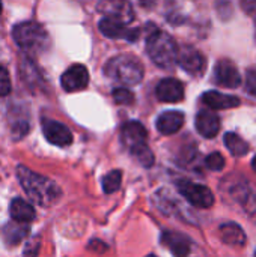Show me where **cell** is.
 I'll return each mask as SVG.
<instances>
[{
    "instance_id": "1",
    "label": "cell",
    "mask_w": 256,
    "mask_h": 257,
    "mask_svg": "<svg viewBox=\"0 0 256 257\" xmlns=\"http://www.w3.org/2000/svg\"><path fill=\"white\" fill-rule=\"evenodd\" d=\"M17 178H18L24 193L39 206L48 208V206L54 205L62 196V191L56 185V182H53L51 179H48L39 173L32 172L30 169H27L24 166L17 167Z\"/></svg>"
},
{
    "instance_id": "2",
    "label": "cell",
    "mask_w": 256,
    "mask_h": 257,
    "mask_svg": "<svg viewBox=\"0 0 256 257\" xmlns=\"http://www.w3.org/2000/svg\"><path fill=\"white\" fill-rule=\"evenodd\" d=\"M146 51L151 57V60L163 68V69H170L177 63V56H178V47L174 38L163 32V30H152V33L148 36L146 41Z\"/></svg>"
},
{
    "instance_id": "3",
    "label": "cell",
    "mask_w": 256,
    "mask_h": 257,
    "mask_svg": "<svg viewBox=\"0 0 256 257\" xmlns=\"http://www.w3.org/2000/svg\"><path fill=\"white\" fill-rule=\"evenodd\" d=\"M106 75L124 86L139 84L143 78V66L140 60L130 54H119L106 65Z\"/></svg>"
},
{
    "instance_id": "4",
    "label": "cell",
    "mask_w": 256,
    "mask_h": 257,
    "mask_svg": "<svg viewBox=\"0 0 256 257\" xmlns=\"http://www.w3.org/2000/svg\"><path fill=\"white\" fill-rule=\"evenodd\" d=\"M12 36H14V41L23 50H27V51H36V50L44 48L48 39L44 27L33 21L17 24L12 30Z\"/></svg>"
},
{
    "instance_id": "5",
    "label": "cell",
    "mask_w": 256,
    "mask_h": 257,
    "mask_svg": "<svg viewBox=\"0 0 256 257\" xmlns=\"http://www.w3.org/2000/svg\"><path fill=\"white\" fill-rule=\"evenodd\" d=\"M177 188H178L180 194L183 197H186V200L196 208L207 209V208H211L214 203V196H213L211 190L205 185L183 179V181H178Z\"/></svg>"
},
{
    "instance_id": "6",
    "label": "cell",
    "mask_w": 256,
    "mask_h": 257,
    "mask_svg": "<svg viewBox=\"0 0 256 257\" xmlns=\"http://www.w3.org/2000/svg\"><path fill=\"white\" fill-rule=\"evenodd\" d=\"M98 12L124 24H130L134 20V9L128 0H100Z\"/></svg>"
},
{
    "instance_id": "7",
    "label": "cell",
    "mask_w": 256,
    "mask_h": 257,
    "mask_svg": "<svg viewBox=\"0 0 256 257\" xmlns=\"http://www.w3.org/2000/svg\"><path fill=\"white\" fill-rule=\"evenodd\" d=\"M177 62L187 74H190L193 77H201L207 68L205 57L198 50H195L192 47H184V48L178 50Z\"/></svg>"
},
{
    "instance_id": "8",
    "label": "cell",
    "mask_w": 256,
    "mask_h": 257,
    "mask_svg": "<svg viewBox=\"0 0 256 257\" xmlns=\"http://www.w3.org/2000/svg\"><path fill=\"white\" fill-rule=\"evenodd\" d=\"M42 133L47 139L54 146H69L72 143V134L68 126L57 120H50V119H42Z\"/></svg>"
},
{
    "instance_id": "9",
    "label": "cell",
    "mask_w": 256,
    "mask_h": 257,
    "mask_svg": "<svg viewBox=\"0 0 256 257\" xmlns=\"http://www.w3.org/2000/svg\"><path fill=\"white\" fill-rule=\"evenodd\" d=\"M98 29L104 36L112 39H125L128 42H134L139 38L137 29H128L127 24L110 18H103L98 24Z\"/></svg>"
},
{
    "instance_id": "10",
    "label": "cell",
    "mask_w": 256,
    "mask_h": 257,
    "mask_svg": "<svg viewBox=\"0 0 256 257\" xmlns=\"http://www.w3.org/2000/svg\"><path fill=\"white\" fill-rule=\"evenodd\" d=\"M88 83H89V72L83 65H72L63 72L60 78V84L66 92L81 90L88 86Z\"/></svg>"
},
{
    "instance_id": "11",
    "label": "cell",
    "mask_w": 256,
    "mask_h": 257,
    "mask_svg": "<svg viewBox=\"0 0 256 257\" xmlns=\"http://www.w3.org/2000/svg\"><path fill=\"white\" fill-rule=\"evenodd\" d=\"M214 78L219 86H223L228 89H237L241 84L240 72L231 60H220L216 65Z\"/></svg>"
},
{
    "instance_id": "12",
    "label": "cell",
    "mask_w": 256,
    "mask_h": 257,
    "mask_svg": "<svg viewBox=\"0 0 256 257\" xmlns=\"http://www.w3.org/2000/svg\"><path fill=\"white\" fill-rule=\"evenodd\" d=\"M155 95L161 102H180L184 99V86L177 78H164L158 83Z\"/></svg>"
},
{
    "instance_id": "13",
    "label": "cell",
    "mask_w": 256,
    "mask_h": 257,
    "mask_svg": "<svg viewBox=\"0 0 256 257\" xmlns=\"http://www.w3.org/2000/svg\"><path fill=\"white\" fill-rule=\"evenodd\" d=\"M196 130L205 139H213L220 131V119L210 110H201L196 114Z\"/></svg>"
},
{
    "instance_id": "14",
    "label": "cell",
    "mask_w": 256,
    "mask_h": 257,
    "mask_svg": "<svg viewBox=\"0 0 256 257\" xmlns=\"http://www.w3.org/2000/svg\"><path fill=\"white\" fill-rule=\"evenodd\" d=\"M146 130L140 122H127L121 131V140L128 149L146 143Z\"/></svg>"
},
{
    "instance_id": "15",
    "label": "cell",
    "mask_w": 256,
    "mask_h": 257,
    "mask_svg": "<svg viewBox=\"0 0 256 257\" xmlns=\"http://www.w3.org/2000/svg\"><path fill=\"white\" fill-rule=\"evenodd\" d=\"M161 242L175 256H187L192 251L190 239L180 232H164L161 235Z\"/></svg>"
},
{
    "instance_id": "16",
    "label": "cell",
    "mask_w": 256,
    "mask_h": 257,
    "mask_svg": "<svg viewBox=\"0 0 256 257\" xmlns=\"http://www.w3.org/2000/svg\"><path fill=\"white\" fill-rule=\"evenodd\" d=\"M184 114L181 111H164L157 119V130L164 136H172L178 133L184 125Z\"/></svg>"
},
{
    "instance_id": "17",
    "label": "cell",
    "mask_w": 256,
    "mask_h": 257,
    "mask_svg": "<svg viewBox=\"0 0 256 257\" xmlns=\"http://www.w3.org/2000/svg\"><path fill=\"white\" fill-rule=\"evenodd\" d=\"M202 101L205 105H208L211 110H228L240 105V99L234 95H225L216 90L205 92L202 95Z\"/></svg>"
},
{
    "instance_id": "18",
    "label": "cell",
    "mask_w": 256,
    "mask_h": 257,
    "mask_svg": "<svg viewBox=\"0 0 256 257\" xmlns=\"http://www.w3.org/2000/svg\"><path fill=\"white\" fill-rule=\"evenodd\" d=\"M9 214H11V218L14 221H18V223H30L36 217L33 206L23 199H15L11 202Z\"/></svg>"
},
{
    "instance_id": "19",
    "label": "cell",
    "mask_w": 256,
    "mask_h": 257,
    "mask_svg": "<svg viewBox=\"0 0 256 257\" xmlns=\"http://www.w3.org/2000/svg\"><path fill=\"white\" fill-rule=\"evenodd\" d=\"M220 238L225 244H228L231 247H243L246 244L244 230L235 223L223 224L220 227Z\"/></svg>"
},
{
    "instance_id": "20",
    "label": "cell",
    "mask_w": 256,
    "mask_h": 257,
    "mask_svg": "<svg viewBox=\"0 0 256 257\" xmlns=\"http://www.w3.org/2000/svg\"><path fill=\"white\" fill-rule=\"evenodd\" d=\"M3 233H5V239H6V242H8V244H12V245H15V244L21 242V241L27 236V233H29V227L26 226V223L12 221V223H9V224L5 227Z\"/></svg>"
},
{
    "instance_id": "21",
    "label": "cell",
    "mask_w": 256,
    "mask_h": 257,
    "mask_svg": "<svg viewBox=\"0 0 256 257\" xmlns=\"http://www.w3.org/2000/svg\"><path fill=\"white\" fill-rule=\"evenodd\" d=\"M225 146L229 149V152L234 157H244L249 152V145L235 133L225 134Z\"/></svg>"
},
{
    "instance_id": "22",
    "label": "cell",
    "mask_w": 256,
    "mask_h": 257,
    "mask_svg": "<svg viewBox=\"0 0 256 257\" xmlns=\"http://www.w3.org/2000/svg\"><path fill=\"white\" fill-rule=\"evenodd\" d=\"M131 155L143 166V167H151L154 164V154L152 151L148 148L146 143L140 145V146H136L133 149H130Z\"/></svg>"
},
{
    "instance_id": "23",
    "label": "cell",
    "mask_w": 256,
    "mask_h": 257,
    "mask_svg": "<svg viewBox=\"0 0 256 257\" xmlns=\"http://www.w3.org/2000/svg\"><path fill=\"white\" fill-rule=\"evenodd\" d=\"M121 182H122V172L121 170H113V172L107 173L101 181L103 190L106 194H112V193L118 191L121 187Z\"/></svg>"
},
{
    "instance_id": "24",
    "label": "cell",
    "mask_w": 256,
    "mask_h": 257,
    "mask_svg": "<svg viewBox=\"0 0 256 257\" xmlns=\"http://www.w3.org/2000/svg\"><path fill=\"white\" fill-rule=\"evenodd\" d=\"M113 98L116 104H122V105H131L134 102V95L125 87H116L113 90Z\"/></svg>"
},
{
    "instance_id": "25",
    "label": "cell",
    "mask_w": 256,
    "mask_h": 257,
    "mask_svg": "<svg viewBox=\"0 0 256 257\" xmlns=\"http://www.w3.org/2000/svg\"><path fill=\"white\" fill-rule=\"evenodd\" d=\"M205 164H207V167H208L210 170H213V172H220V170H223V167H225V158L222 157V154L213 152V154H210V155L207 157Z\"/></svg>"
},
{
    "instance_id": "26",
    "label": "cell",
    "mask_w": 256,
    "mask_h": 257,
    "mask_svg": "<svg viewBox=\"0 0 256 257\" xmlns=\"http://www.w3.org/2000/svg\"><path fill=\"white\" fill-rule=\"evenodd\" d=\"M11 77L9 72L6 71V68L0 66V96H6L11 92Z\"/></svg>"
},
{
    "instance_id": "27",
    "label": "cell",
    "mask_w": 256,
    "mask_h": 257,
    "mask_svg": "<svg viewBox=\"0 0 256 257\" xmlns=\"http://www.w3.org/2000/svg\"><path fill=\"white\" fill-rule=\"evenodd\" d=\"M246 89L250 95L256 96V69L247 71L246 75Z\"/></svg>"
},
{
    "instance_id": "28",
    "label": "cell",
    "mask_w": 256,
    "mask_h": 257,
    "mask_svg": "<svg viewBox=\"0 0 256 257\" xmlns=\"http://www.w3.org/2000/svg\"><path fill=\"white\" fill-rule=\"evenodd\" d=\"M241 6L246 12L252 14L256 11V0H241Z\"/></svg>"
},
{
    "instance_id": "29",
    "label": "cell",
    "mask_w": 256,
    "mask_h": 257,
    "mask_svg": "<svg viewBox=\"0 0 256 257\" xmlns=\"http://www.w3.org/2000/svg\"><path fill=\"white\" fill-rule=\"evenodd\" d=\"M252 167H253V170L256 172V155H255V158L252 160Z\"/></svg>"
},
{
    "instance_id": "30",
    "label": "cell",
    "mask_w": 256,
    "mask_h": 257,
    "mask_svg": "<svg viewBox=\"0 0 256 257\" xmlns=\"http://www.w3.org/2000/svg\"><path fill=\"white\" fill-rule=\"evenodd\" d=\"M2 9H3V8H2V2H0V14H2Z\"/></svg>"
},
{
    "instance_id": "31",
    "label": "cell",
    "mask_w": 256,
    "mask_h": 257,
    "mask_svg": "<svg viewBox=\"0 0 256 257\" xmlns=\"http://www.w3.org/2000/svg\"><path fill=\"white\" fill-rule=\"evenodd\" d=\"M255 254H256V253H255Z\"/></svg>"
}]
</instances>
